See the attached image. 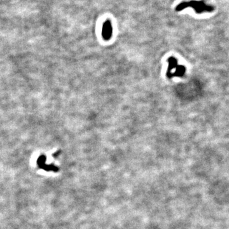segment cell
Returning a JSON list of instances; mask_svg holds the SVG:
<instances>
[{
  "label": "cell",
  "mask_w": 229,
  "mask_h": 229,
  "mask_svg": "<svg viewBox=\"0 0 229 229\" xmlns=\"http://www.w3.org/2000/svg\"><path fill=\"white\" fill-rule=\"evenodd\" d=\"M47 160V158L45 157L44 155L40 156L37 160V163L40 169H42L45 171H54L57 172L59 171V168L55 166L54 165H47L45 164V161Z\"/></svg>",
  "instance_id": "cell-2"
},
{
  "label": "cell",
  "mask_w": 229,
  "mask_h": 229,
  "mask_svg": "<svg viewBox=\"0 0 229 229\" xmlns=\"http://www.w3.org/2000/svg\"><path fill=\"white\" fill-rule=\"evenodd\" d=\"M169 66H168V69H167V76L169 78H171V75H172V70L174 68H176L177 66V61L173 57H170L169 59Z\"/></svg>",
  "instance_id": "cell-4"
},
{
  "label": "cell",
  "mask_w": 229,
  "mask_h": 229,
  "mask_svg": "<svg viewBox=\"0 0 229 229\" xmlns=\"http://www.w3.org/2000/svg\"><path fill=\"white\" fill-rule=\"evenodd\" d=\"M113 34V27L110 20H107L103 24L102 36L105 40L108 41L111 38Z\"/></svg>",
  "instance_id": "cell-3"
},
{
  "label": "cell",
  "mask_w": 229,
  "mask_h": 229,
  "mask_svg": "<svg viewBox=\"0 0 229 229\" xmlns=\"http://www.w3.org/2000/svg\"><path fill=\"white\" fill-rule=\"evenodd\" d=\"M185 69L183 66H177L175 72L173 73V76L175 75V76L177 77H181L185 74Z\"/></svg>",
  "instance_id": "cell-5"
},
{
  "label": "cell",
  "mask_w": 229,
  "mask_h": 229,
  "mask_svg": "<svg viewBox=\"0 0 229 229\" xmlns=\"http://www.w3.org/2000/svg\"><path fill=\"white\" fill-rule=\"evenodd\" d=\"M188 7H192L195 10L197 13H202L205 12H212L214 10V7L211 5H206L204 1H195L192 0L190 1H184L181 3L176 8V10L181 11Z\"/></svg>",
  "instance_id": "cell-1"
}]
</instances>
